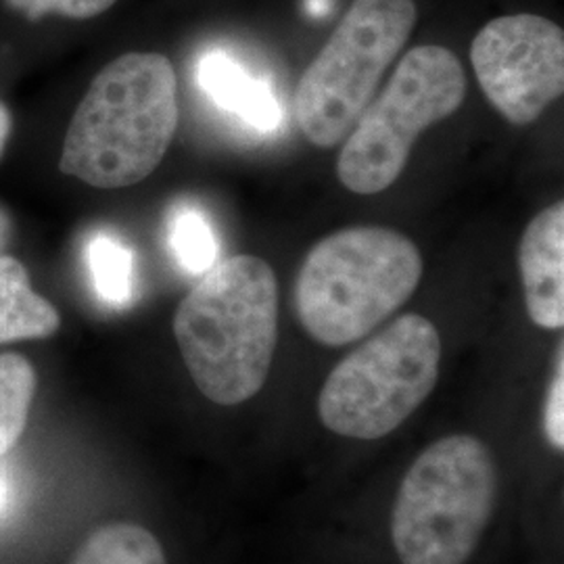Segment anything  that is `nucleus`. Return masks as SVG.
I'll use <instances>...</instances> for the list:
<instances>
[{"instance_id":"obj_1","label":"nucleus","mask_w":564,"mask_h":564,"mask_svg":"<svg viewBox=\"0 0 564 564\" xmlns=\"http://www.w3.org/2000/svg\"><path fill=\"white\" fill-rule=\"evenodd\" d=\"M174 337L209 402L237 405L262 391L279 337V282L256 256L214 263L182 300Z\"/></svg>"},{"instance_id":"obj_2","label":"nucleus","mask_w":564,"mask_h":564,"mask_svg":"<svg viewBox=\"0 0 564 564\" xmlns=\"http://www.w3.org/2000/svg\"><path fill=\"white\" fill-rule=\"evenodd\" d=\"M178 82L160 53H126L105 65L69 121L59 167L97 188L151 176L178 126Z\"/></svg>"},{"instance_id":"obj_3","label":"nucleus","mask_w":564,"mask_h":564,"mask_svg":"<svg viewBox=\"0 0 564 564\" xmlns=\"http://www.w3.org/2000/svg\"><path fill=\"white\" fill-rule=\"evenodd\" d=\"M421 279V251L402 232L343 228L305 256L295 282L297 316L314 341H360L414 295Z\"/></svg>"},{"instance_id":"obj_4","label":"nucleus","mask_w":564,"mask_h":564,"mask_svg":"<svg viewBox=\"0 0 564 564\" xmlns=\"http://www.w3.org/2000/svg\"><path fill=\"white\" fill-rule=\"evenodd\" d=\"M498 468L473 435L429 445L405 473L391 540L402 564H466L491 521Z\"/></svg>"},{"instance_id":"obj_5","label":"nucleus","mask_w":564,"mask_h":564,"mask_svg":"<svg viewBox=\"0 0 564 564\" xmlns=\"http://www.w3.org/2000/svg\"><path fill=\"white\" fill-rule=\"evenodd\" d=\"M442 339L421 314H403L335 366L318 398L324 426L372 442L393 433L440 381Z\"/></svg>"},{"instance_id":"obj_6","label":"nucleus","mask_w":564,"mask_h":564,"mask_svg":"<svg viewBox=\"0 0 564 564\" xmlns=\"http://www.w3.org/2000/svg\"><path fill=\"white\" fill-rule=\"evenodd\" d=\"M468 93L460 59L445 46L405 53L383 93L370 101L343 141L337 176L356 195H377L402 176L424 130L454 116Z\"/></svg>"},{"instance_id":"obj_7","label":"nucleus","mask_w":564,"mask_h":564,"mask_svg":"<svg viewBox=\"0 0 564 564\" xmlns=\"http://www.w3.org/2000/svg\"><path fill=\"white\" fill-rule=\"evenodd\" d=\"M416 21L414 0H354L295 93V116L307 141L333 149L347 139Z\"/></svg>"},{"instance_id":"obj_8","label":"nucleus","mask_w":564,"mask_h":564,"mask_svg":"<svg viewBox=\"0 0 564 564\" xmlns=\"http://www.w3.org/2000/svg\"><path fill=\"white\" fill-rule=\"evenodd\" d=\"M470 63L485 99L512 126H529L563 97V28L531 13L491 20L470 44Z\"/></svg>"},{"instance_id":"obj_9","label":"nucleus","mask_w":564,"mask_h":564,"mask_svg":"<svg viewBox=\"0 0 564 564\" xmlns=\"http://www.w3.org/2000/svg\"><path fill=\"white\" fill-rule=\"evenodd\" d=\"M519 270L529 318L545 330L564 326V203L540 212L524 228Z\"/></svg>"},{"instance_id":"obj_10","label":"nucleus","mask_w":564,"mask_h":564,"mask_svg":"<svg viewBox=\"0 0 564 564\" xmlns=\"http://www.w3.org/2000/svg\"><path fill=\"white\" fill-rule=\"evenodd\" d=\"M59 326L57 307L32 289L23 263L0 256V345L48 339Z\"/></svg>"},{"instance_id":"obj_11","label":"nucleus","mask_w":564,"mask_h":564,"mask_svg":"<svg viewBox=\"0 0 564 564\" xmlns=\"http://www.w3.org/2000/svg\"><path fill=\"white\" fill-rule=\"evenodd\" d=\"M86 268L99 300L126 307L137 295V262L132 249L120 237L97 230L84 247Z\"/></svg>"},{"instance_id":"obj_12","label":"nucleus","mask_w":564,"mask_h":564,"mask_svg":"<svg viewBox=\"0 0 564 564\" xmlns=\"http://www.w3.org/2000/svg\"><path fill=\"white\" fill-rule=\"evenodd\" d=\"M69 564H167L160 540L141 524L109 523L93 531Z\"/></svg>"},{"instance_id":"obj_13","label":"nucleus","mask_w":564,"mask_h":564,"mask_svg":"<svg viewBox=\"0 0 564 564\" xmlns=\"http://www.w3.org/2000/svg\"><path fill=\"white\" fill-rule=\"evenodd\" d=\"M39 377L21 354H0V458L18 444L30 421Z\"/></svg>"},{"instance_id":"obj_14","label":"nucleus","mask_w":564,"mask_h":564,"mask_svg":"<svg viewBox=\"0 0 564 564\" xmlns=\"http://www.w3.org/2000/svg\"><path fill=\"white\" fill-rule=\"evenodd\" d=\"M170 249L181 263L182 270L191 274H205L218 256V245L209 223L202 212L191 205L174 207L170 214Z\"/></svg>"},{"instance_id":"obj_15","label":"nucleus","mask_w":564,"mask_h":564,"mask_svg":"<svg viewBox=\"0 0 564 564\" xmlns=\"http://www.w3.org/2000/svg\"><path fill=\"white\" fill-rule=\"evenodd\" d=\"M253 82L242 72L241 65H237L223 51L207 53L199 63V84L203 90L226 111L239 113Z\"/></svg>"},{"instance_id":"obj_16","label":"nucleus","mask_w":564,"mask_h":564,"mask_svg":"<svg viewBox=\"0 0 564 564\" xmlns=\"http://www.w3.org/2000/svg\"><path fill=\"white\" fill-rule=\"evenodd\" d=\"M118 0H4V4L25 20L41 21L46 15L69 20H90L111 9Z\"/></svg>"},{"instance_id":"obj_17","label":"nucleus","mask_w":564,"mask_h":564,"mask_svg":"<svg viewBox=\"0 0 564 564\" xmlns=\"http://www.w3.org/2000/svg\"><path fill=\"white\" fill-rule=\"evenodd\" d=\"M242 120L260 130H272L281 121V107L276 97L272 95L270 86L262 80L253 82L249 88L241 109H239Z\"/></svg>"},{"instance_id":"obj_18","label":"nucleus","mask_w":564,"mask_h":564,"mask_svg":"<svg viewBox=\"0 0 564 564\" xmlns=\"http://www.w3.org/2000/svg\"><path fill=\"white\" fill-rule=\"evenodd\" d=\"M545 437L558 452L564 449V360L563 345L558 347V362L550 383L544 414Z\"/></svg>"},{"instance_id":"obj_19","label":"nucleus","mask_w":564,"mask_h":564,"mask_svg":"<svg viewBox=\"0 0 564 564\" xmlns=\"http://www.w3.org/2000/svg\"><path fill=\"white\" fill-rule=\"evenodd\" d=\"M11 237H13V220H11V216L4 212V207L0 205V253L9 247Z\"/></svg>"},{"instance_id":"obj_20","label":"nucleus","mask_w":564,"mask_h":564,"mask_svg":"<svg viewBox=\"0 0 564 564\" xmlns=\"http://www.w3.org/2000/svg\"><path fill=\"white\" fill-rule=\"evenodd\" d=\"M11 128H13V118H11L9 109L0 102V155H2V151H4V144L9 141Z\"/></svg>"},{"instance_id":"obj_21","label":"nucleus","mask_w":564,"mask_h":564,"mask_svg":"<svg viewBox=\"0 0 564 564\" xmlns=\"http://www.w3.org/2000/svg\"><path fill=\"white\" fill-rule=\"evenodd\" d=\"M9 498H11V487H9L4 473L0 470V514L4 512V508L9 505Z\"/></svg>"}]
</instances>
